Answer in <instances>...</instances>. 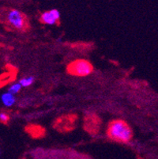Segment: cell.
Segmentation results:
<instances>
[{
  "label": "cell",
  "instance_id": "cell-5",
  "mask_svg": "<svg viewBox=\"0 0 158 159\" xmlns=\"http://www.w3.org/2000/svg\"><path fill=\"white\" fill-rule=\"evenodd\" d=\"M1 100L5 106L10 107L15 103L16 98L14 94L10 93V92H6L2 93V95L1 96Z\"/></svg>",
  "mask_w": 158,
  "mask_h": 159
},
{
  "label": "cell",
  "instance_id": "cell-8",
  "mask_svg": "<svg viewBox=\"0 0 158 159\" xmlns=\"http://www.w3.org/2000/svg\"><path fill=\"white\" fill-rule=\"evenodd\" d=\"M10 120L9 115L6 113H0V122L6 124Z\"/></svg>",
  "mask_w": 158,
  "mask_h": 159
},
{
  "label": "cell",
  "instance_id": "cell-4",
  "mask_svg": "<svg viewBox=\"0 0 158 159\" xmlns=\"http://www.w3.org/2000/svg\"><path fill=\"white\" fill-rule=\"evenodd\" d=\"M60 18L59 12L57 10H51L43 13L41 16V21L47 25H56L59 23Z\"/></svg>",
  "mask_w": 158,
  "mask_h": 159
},
{
  "label": "cell",
  "instance_id": "cell-6",
  "mask_svg": "<svg viewBox=\"0 0 158 159\" xmlns=\"http://www.w3.org/2000/svg\"><path fill=\"white\" fill-rule=\"evenodd\" d=\"M34 81V78L32 76H29L27 78H24L22 79H21L19 81V83L21 86L23 87H26V86H29L33 84V82Z\"/></svg>",
  "mask_w": 158,
  "mask_h": 159
},
{
  "label": "cell",
  "instance_id": "cell-9",
  "mask_svg": "<svg viewBox=\"0 0 158 159\" xmlns=\"http://www.w3.org/2000/svg\"><path fill=\"white\" fill-rule=\"evenodd\" d=\"M0 154H1V151H0Z\"/></svg>",
  "mask_w": 158,
  "mask_h": 159
},
{
  "label": "cell",
  "instance_id": "cell-7",
  "mask_svg": "<svg viewBox=\"0 0 158 159\" xmlns=\"http://www.w3.org/2000/svg\"><path fill=\"white\" fill-rule=\"evenodd\" d=\"M21 87H22V86L20 85V83H14L10 85L9 89H8V92H10V93H12V94H14V95L16 93H19Z\"/></svg>",
  "mask_w": 158,
  "mask_h": 159
},
{
  "label": "cell",
  "instance_id": "cell-1",
  "mask_svg": "<svg viewBox=\"0 0 158 159\" xmlns=\"http://www.w3.org/2000/svg\"><path fill=\"white\" fill-rule=\"evenodd\" d=\"M0 20L11 29L26 32L30 28L27 16L18 10L3 8L0 10Z\"/></svg>",
  "mask_w": 158,
  "mask_h": 159
},
{
  "label": "cell",
  "instance_id": "cell-2",
  "mask_svg": "<svg viewBox=\"0 0 158 159\" xmlns=\"http://www.w3.org/2000/svg\"><path fill=\"white\" fill-rule=\"evenodd\" d=\"M108 136L115 141L128 143L132 138V131L128 124L123 120H114L109 124Z\"/></svg>",
  "mask_w": 158,
  "mask_h": 159
},
{
  "label": "cell",
  "instance_id": "cell-3",
  "mask_svg": "<svg viewBox=\"0 0 158 159\" xmlns=\"http://www.w3.org/2000/svg\"><path fill=\"white\" fill-rule=\"evenodd\" d=\"M70 74L76 76H86L93 71V66L85 60H77L72 62L67 67Z\"/></svg>",
  "mask_w": 158,
  "mask_h": 159
}]
</instances>
